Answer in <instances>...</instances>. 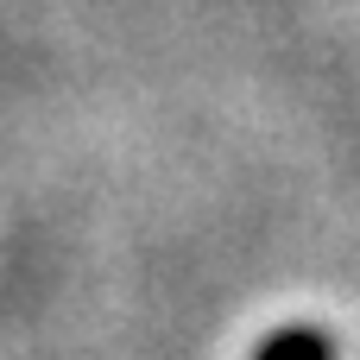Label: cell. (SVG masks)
Segmentation results:
<instances>
[{"mask_svg": "<svg viewBox=\"0 0 360 360\" xmlns=\"http://www.w3.org/2000/svg\"><path fill=\"white\" fill-rule=\"evenodd\" d=\"M253 360H335V348H329L323 329L297 323V329H272V335L259 342V354H253Z\"/></svg>", "mask_w": 360, "mask_h": 360, "instance_id": "6da1fadb", "label": "cell"}]
</instances>
